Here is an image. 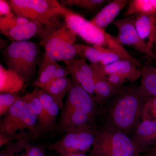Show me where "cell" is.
Returning <instances> with one entry per match:
<instances>
[{"mask_svg": "<svg viewBox=\"0 0 156 156\" xmlns=\"http://www.w3.org/2000/svg\"><path fill=\"white\" fill-rule=\"evenodd\" d=\"M24 150L27 156H46L44 146L32 144L28 142L26 144Z\"/></svg>", "mask_w": 156, "mask_h": 156, "instance_id": "cell-29", "label": "cell"}, {"mask_svg": "<svg viewBox=\"0 0 156 156\" xmlns=\"http://www.w3.org/2000/svg\"><path fill=\"white\" fill-rule=\"evenodd\" d=\"M1 151L0 156H14L22 151L24 148V144L21 141H16L5 145Z\"/></svg>", "mask_w": 156, "mask_h": 156, "instance_id": "cell-28", "label": "cell"}, {"mask_svg": "<svg viewBox=\"0 0 156 156\" xmlns=\"http://www.w3.org/2000/svg\"><path fill=\"white\" fill-rule=\"evenodd\" d=\"M153 50L154 53L156 55V33L154 41L153 48Z\"/></svg>", "mask_w": 156, "mask_h": 156, "instance_id": "cell-37", "label": "cell"}, {"mask_svg": "<svg viewBox=\"0 0 156 156\" xmlns=\"http://www.w3.org/2000/svg\"><path fill=\"white\" fill-rule=\"evenodd\" d=\"M141 152L131 139L123 131L107 126L97 129L89 156H140Z\"/></svg>", "mask_w": 156, "mask_h": 156, "instance_id": "cell-6", "label": "cell"}, {"mask_svg": "<svg viewBox=\"0 0 156 156\" xmlns=\"http://www.w3.org/2000/svg\"><path fill=\"white\" fill-rule=\"evenodd\" d=\"M26 83L23 79L11 70L0 65V92L17 93L21 91Z\"/></svg>", "mask_w": 156, "mask_h": 156, "instance_id": "cell-17", "label": "cell"}, {"mask_svg": "<svg viewBox=\"0 0 156 156\" xmlns=\"http://www.w3.org/2000/svg\"><path fill=\"white\" fill-rule=\"evenodd\" d=\"M129 2L128 0L112 1L105 6L90 21L99 28L105 30V29L114 21Z\"/></svg>", "mask_w": 156, "mask_h": 156, "instance_id": "cell-12", "label": "cell"}, {"mask_svg": "<svg viewBox=\"0 0 156 156\" xmlns=\"http://www.w3.org/2000/svg\"><path fill=\"white\" fill-rule=\"evenodd\" d=\"M134 22L140 36L153 50L156 33V14H139Z\"/></svg>", "mask_w": 156, "mask_h": 156, "instance_id": "cell-14", "label": "cell"}, {"mask_svg": "<svg viewBox=\"0 0 156 156\" xmlns=\"http://www.w3.org/2000/svg\"><path fill=\"white\" fill-rule=\"evenodd\" d=\"M134 19L133 16H130L115 20L113 22L112 24L118 29L117 40L122 45H127L144 53L156 63V55L140 36L135 27Z\"/></svg>", "mask_w": 156, "mask_h": 156, "instance_id": "cell-9", "label": "cell"}, {"mask_svg": "<svg viewBox=\"0 0 156 156\" xmlns=\"http://www.w3.org/2000/svg\"><path fill=\"white\" fill-rule=\"evenodd\" d=\"M64 20L68 26L87 43L101 50L117 53L138 66H141V63L129 54L116 37L98 27L80 14L72 11L64 17Z\"/></svg>", "mask_w": 156, "mask_h": 156, "instance_id": "cell-3", "label": "cell"}, {"mask_svg": "<svg viewBox=\"0 0 156 156\" xmlns=\"http://www.w3.org/2000/svg\"><path fill=\"white\" fill-rule=\"evenodd\" d=\"M59 156H89L87 154L82 153H68L59 154Z\"/></svg>", "mask_w": 156, "mask_h": 156, "instance_id": "cell-35", "label": "cell"}, {"mask_svg": "<svg viewBox=\"0 0 156 156\" xmlns=\"http://www.w3.org/2000/svg\"><path fill=\"white\" fill-rule=\"evenodd\" d=\"M69 74V72L68 68L67 67H64L62 66L59 65L55 73L53 80L68 77Z\"/></svg>", "mask_w": 156, "mask_h": 156, "instance_id": "cell-32", "label": "cell"}, {"mask_svg": "<svg viewBox=\"0 0 156 156\" xmlns=\"http://www.w3.org/2000/svg\"><path fill=\"white\" fill-rule=\"evenodd\" d=\"M94 74L104 78L108 75L118 73L124 77L130 82H134L141 77V70L137 68L138 66L127 59H122L106 66L90 64Z\"/></svg>", "mask_w": 156, "mask_h": 156, "instance_id": "cell-10", "label": "cell"}, {"mask_svg": "<svg viewBox=\"0 0 156 156\" xmlns=\"http://www.w3.org/2000/svg\"><path fill=\"white\" fill-rule=\"evenodd\" d=\"M37 93L41 101L44 112L47 133H52L56 124L58 112L63 108L64 103L58 101L43 89L38 88Z\"/></svg>", "mask_w": 156, "mask_h": 156, "instance_id": "cell-13", "label": "cell"}, {"mask_svg": "<svg viewBox=\"0 0 156 156\" xmlns=\"http://www.w3.org/2000/svg\"><path fill=\"white\" fill-rule=\"evenodd\" d=\"M72 84V78L66 77L53 80L44 88V91L60 102L67 95Z\"/></svg>", "mask_w": 156, "mask_h": 156, "instance_id": "cell-22", "label": "cell"}, {"mask_svg": "<svg viewBox=\"0 0 156 156\" xmlns=\"http://www.w3.org/2000/svg\"><path fill=\"white\" fill-rule=\"evenodd\" d=\"M93 79L95 86L94 100L100 108L108 100L118 94L124 87H115L106 79L98 76L94 73Z\"/></svg>", "mask_w": 156, "mask_h": 156, "instance_id": "cell-16", "label": "cell"}, {"mask_svg": "<svg viewBox=\"0 0 156 156\" xmlns=\"http://www.w3.org/2000/svg\"><path fill=\"white\" fill-rule=\"evenodd\" d=\"M145 156H156V151H149Z\"/></svg>", "mask_w": 156, "mask_h": 156, "instance_id": "cell-36", "label": "cell"}, {"mask_svg": "<svg viewBox=\"0 0 156 156\" xmlns=\"http://www.w3.org/2000/svg\"><path fill=\"white\" fill-rule=\"evenodd\" d=\"M156 120V111H151L144 112L143 120L151 119Z\"/></svg>", "mask_w": 156, "mask_h": 156, "instance_id": "cell-34", "label": "cell"}, {"mask_svg": "<svg viewBox=\"0 0 156 156\" xmlns=\"http://www.w3.org/2000/svg\"><path fill=\"white\" fill-rule=\"evenodd\" d=\"M75 47L76 50L77 55L82 58L89 60L91 64L102 65L106 60L109 52L101 50L94 47L87 45L75 44Z\"/></svg>", "mask_w": 156, "mask_h": 156, "instance_id": "cell-20", "label": "cell"}, {"mask_svg": "<svg viewBox=\"0 0 156 156\" xmlns=\"http://www.w3.org/2000/svg\"><path fill=\"white\" fill-rule=\"evenodd\" d=\"M17 156H26V155L25 153H23L22 154L19 155H18Z\"/></svg>", "mask_w": 156, "mask_h": 156, "instance_id": "cell-39", "label": "cell"}, {"mask_svg": "<svg viewBox=\"0 0 156 156\" xmlns=\"http://www.w3.org/2000/svg\"><path fill=\"white\" fill-rule=\"evenodd\" d=\"M38 88L32 92L27 93L24 96L28 102L33 107L36 114L38 125L43 134H47L46 117L41 101L38 96Z\"/></svg>", "mask_w": 156, "mask_h": 156, "instance_id": "cell-24", "label": "cell"}, {"mask_svg": "<svg viewBox=\"0 0 156 156\" xmlns=\"http://www.w3.org/2000/svg\"><path fill=\"white\" fill-rule=\"evenodd\" d=\"M42 26V24L30 21L10 29L0 31V32L12 42L24 41L35 35Z\"/></svg>", "mask_w": 156, "mask_h": 156, "instance_id": "cell-15", "label": "cell"}, {"mask_svg": "<svg viewBox=\"0 0 156 156\" xmlns=\"http://www.w3.org/2000/svg\"><path fill=\"white\" fill-rule=\"evenodd\" d=\"M146 98L140 87H124L118 94L100 108L104 126L131 135L142 121Z\"/></svg>", "mask_w": 156, "mask_h": 156, "instance_id": "cell-1", "label": "cell"}, {"mask_svg": "<svg viewBox=\"0 0 156 156\" xmlns=\"http://www.w3.org/2000/svg\"><path fill=\"white\" fill-rule=\"evenodd\" d=\"M30 21L27 18L16 14L14 17L9 19L0 18V31L10 29Z\"/></svg>", "mask_w": 156, "mask_h": 156, "instance_id": "cell-27", "label": "cell"}, {"mask_svg": "<svg viewBox=\"0 0 156 156\" xmlns=\"http://www.w3.org/2000/svg\"><path fill=\"white\" fill-rule=\"evenodd\" d=\"M151 111H156V97L146 98L144 112Z\"/></svg>", "mask_w": 156, "mask_h": 156, "instance_id": "cell-33", "label": "cell"}, {"mask_svg": "<svg viewBox=\"0 0 156 156\" xmlns=\"http://www.w3.org/2000/svg\"><path fill=\"white\" fill-rule=\"evenodd\" d=\"M59 16L46 26L41 35L40 45L45 50L44 56L55 61L73 59L76 56L75 43L77 34Z\"/></svg>", "mask_w": 156, "mask_h": 156, "instance_id": "cell-4", "label": "cell"}, {"mask_svg": "<svg viewBox=\"0 0 156 156\" xmlns=\"http://www.w3.org/2000/svg\"><path fill=\"white\" fill-rule=\"evenodd\" d=\"M35 112L25 96L20 97L0 121V147L14 142L41 138Z\"/></svg>", "mask_w": 156, "mask_h": 156, "instance_id": "cell-2", "label": "cell"}, {"mask_svg": "<svg viewBox=\"0 0 156 156\" xmlns=\"http://www.w3.org/2000/svg\"><path fill=\"white\" fill-rule=\"evenodd\" d=\"M64 62L69 70L71 78L94 98L95 92L93 79L76 66L71 59L65 61Z\"/></svg>", "mask_w": 156, "mask_h": 156, "instance_id": "cell-21", "label": "cell"}, {"mask_svg": "<svg viewBox=\"0 0 156 156\" xmlns=\"http://www.w3.org/2000/svg\"><path fill=\"white\" fill-rule=\"evenodd\" d=\"M105 0H61L60 2L64 7L75 6L89 11H95L104 5Z\"/></svg>", "mask_w": 156, "mask_h": 156, "instance_id": "cell-25", "label": "cell"}, {"mask_svg": "<svg viewBox=\"0 0 156 156\" xmlns=\"http://www.w3.org/2000/svg\"><path fill=\"white\" fill-rule=\"evenodd\" d=\"M104 78L114 86L119 87H124L123 84L128 81L122 76L118 73L111 74Z\"/></svg>", "mask_w": 156, "mask_h": 156, "instance_id": "cell-31", "label": "cell"}, {"mask_svg": "<svg viewBox=\"0 0 156 156\" xmlns=\"http://www.w3.org/2000/svg\"><path fill=\"white\" fill-rule=\"evenodd\" d=\"M150 151H156V144L152 148Z\"/></svg>", "mask_w": 156, "mask_h": 156, "instance_id": "cell-38", "label": "cell"}, {"mask_svg": "<svg viewBox=\"0 0 156 156\" xmlns=\"http://www.w3.org/2000/svg\"><path fill=\"white\" fill-rule=\"evenodd\" d=\"M15 15L8 1L0 0V18L9 19L14 17Z\"/></svg>", "mask_w": 156, "mask_h": 156, "instance_id": "cell-30", "label": "cell"}, {"mask_svg": "<svg viewBox=\"0 0 156 156\" xmlns=\"http://www.w3.org/2000/svg\"><path fill=\"white\" fill-rule=\"evenodd\" d=\"M150 58L143 65L141 69V85L140 87L146 98L156 97V67L151 63Z\"/></svg>", "mask_w": 156, "mask_h": 156, "instance_id": "cell-18", "label": "cell"}, {"mask_svg": "<svg viewBox=\"0 0 156 156\" xmlns=\"http://www.w3.org/2000/svg\"><path fill=\"white\" fill-rule=\"evenodd\" d=\"M2 53L8 69L18 74L26 84L34 80L40 54L38 44L29 41L12 42Z\"/></svg>", "mask_w": 156, "mask_h": 156, "instance_id": "cell-5", "label": "cell"}, {"mask_svg": "<svg viewBox=\"0 0 156 156\" xmlns=\"http://www.w3.org/2000/svg\"><path fill=\"white\" fill-rule=\"evenodd\" d=\"M60 65L47 56H44V61L39 69L36 79L33 81L34 87L44 89L53 80L55 73Z\"/></svg>", "mask_w": 156, "mask_h": 156, "instance_id": "cell-19", "label": "cell"}, {"mask_svg": "<svg viewBox=\"0 0 156 156\" xmlns=\"http://www.w3.org/2000/svg\"><path fill=\"white\" fill-rule=\"evenodd\" d=\"M17 93H1L0 94V116L3 117L10 110L15 102L20 98Z\"/></svg>", "mask_w": 156, "mask_h": 156, "instance_id": "cell-26", "label": "cell"}, {"mask_svg": "<svg viewBox=\"0 0 156 156\" xmlns=\"http://www.w3.org/2000/svg\"><path fill=\"white\" fill-rule=\"evenodd\" d=\"M130 136L141 153L149 151L156 142V120H143Z\"/></svg>", "mask_w": 156, "mask_h": 156, "instance_id": "cell-11", "label": "cell"}, {"mask_svg": "<svg viewBox=\"0 0 156 156\" xmlns=\"http://www.w3.org/2000/svg\"><path fill=\"white\" fill-rule=\"evenodd\" d=\"M93 124H87L71 129L62 134L61 138L48 146L49 150L58 154L90 151L97 133Z\"/></svg>", "mask_w": 156, "mask_h": 156, "instance_id": "cell-8", "label": "cell"}, {"mask_svg": "<svg viewBox=\"0 0 156 156\" xmlns=\"http://www.w3.org/2000/svg\"><path fill=\"white\" fill-rule=\"evenodd\" d=\"M14 14L42 25H49L56 17L71 12L56 0H9Z\"/></svg>", "mask_w": 156, "mask_h": 156, "instance_id": "cell-7", "label": "cell"}, {"mask_svg": "<svg viewBox=\"0 0 156 156\" xmlns=\"http://www.w3.org/2000/svg\"><path fill=\"white\" fill-rule=\"evenodd\" d=\"M156 14V0H131L124 15L125 17L140 14Z\"/></svg>", "mask_w": 156, "mask_h": 156, "instance_id": "cell-23", "label": "cell"}]
</instances>
